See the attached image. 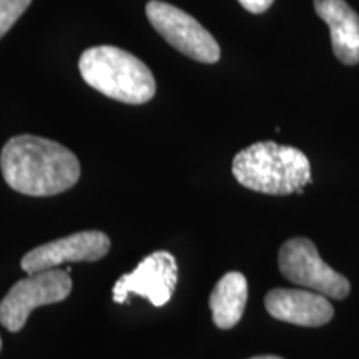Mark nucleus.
<instances>
[{
  "mask_svg": "<svg viewBox=\"0 0 359 359\" xmlns=\"http://www.w3.org/2000/svg\"><path fill=\"white\" fill-rule=\"evenodd\" d=\"M32 0H0V39L20 19Z\"/></svg>",
  "mask_w": 359,
  "mask_h": 359,
  "instance_id": "12",
  "label": "nucleus"
},
{
  "mask_svg": "<svg viewBox=\"0 0 359 359\" xmlns=\"http://www.w3.org/2000/svg\"><path fill=\"white\" fill-rule=\"evenodd\" d=\"M72 291L70 273L64 269H45L17 281L0 303V323L17 333L25 326L35 308L64 302Z\"/></svg>",
  "mask_w": 359,
  "mask_h": 359,
  "instance_id": "5",
  "label": "nucleus"
},
{
  "mask_svg": "<svg viewBox=\"0 0 359 359\" xmlns=\"http://www.w3.org/2000/svg\"><path fill=\"white\" fill-rule=\"evenodd\" d=\"M314 11L326 22L334 55L344 65L359 64V15L344 0H314Z\"/></svg>",
  "mask_w": 359,
  "mask_h": 359,
  "instance_id": "10",
  "label": "nucleus"
},
{
  "mask_svg": "<svg viewBox=\"0 0 359 359\" xmlns=\"http://www.w3.org/2000/svg\"><path fill=\"white\" fill-rule=\"evenodd\" d=\"M178 281L177 259L168 251H155L140 262L132 273L118 278L114 285V302L127 303L132 294L147 298L154 306H165L172 299Z\"/></svg>",
  "mask_w": 359,
  "mask_h": 359,
  "instance_id": "7",
  "label": "nucleus"
},
{
  "mask_svg": "<svg viewBox=\"0 0 359 359\" xmlns=\"http://www.w3.org/2000/svg\"><path fill=\"white\" fill-rule=\"evenodd\" d=\"M238 2L243 6L245 11H248L251 13H263L271 7L273 0H238Z\"/></svg>",
  "mask_w": 359,
  "mask_h": 359,
  "instance_id": "13",
  "label": "nucleus"
},
{
  "mask_svg": "<svg viewBox=\"0 0 359 359\" xmlns=\"http://www.w3.org/2000/svg\"><path fill=\"white\" fill-rule=\"evenodd\" d=\"M145 11L156 32L180 53L201 64H217L219 60L218 42L190 13L161 0H150Z\"/></svg>",
  "mask_w": 359,
  "mask_h": 359,
  "instance_id": "6",
  "label": "nucleus"
},
{
  "mask_svg": "<svg viewBox=\"0 0 359 359\" xmlns=\"http://www.w3.org/2000/svg\"><path fill=\"white\" fill-rule=\"evenodd\" d=\"M248 302V283L238 271L226 273L210 294V308L219 330H231L243 316Z\"/></svg>",
  "mask_w": 359,
  "mask_h": 359,
  "instance_id": "11",
  "label": "nucleus"
},
{
  "mask_svg": "<svg viewBox=\"0 0 359 359\" xmlns=\"http://www.w3.org/2000/svg\"><path fill=\"white\" fill-rule=\"evenodd\" d=\"M110 250V238L103 231H80L37 246L22 258L27 275L45 271L72 262H97Z\"/></svg>",
  "mask_w": 359,
  "mask_h": 359,
  "instance_id": "8",
  "label": "nucleus"
},
{
  "mask_svg": "<svg viewBox=\"0 0 359 359\" xmlns=\"http://www.w3.org/2000/svg\"><path fill=\"white\" fill-rule=\"evenodd\" d=\"M278 266L288 281L326 298L344 299L351 291L346 278L323 262L316 246L308 238L285 241L278 253Z\"/></svg>",
  "mask_w": 359,
  "mask_h": 359,
  "instance_id": "4",
  "label": "nucleus"
},
{
  "mask_svg": "<svg viewBox=\"0 0 359 359\" xmlns=\"http://www.w3.org/2000/svg\"><path fill=\"white\" fill-rule=\"evenodd\" d=\"M79 70L90 87L122 103L142 105L156 92L151 70L133 53L114 45L87 48L79 60Z\"/></svg>",
  "mask_w": 359,
  "mask_h": 359,
  "instance_id": "3",
  "label": "nucleus"
},
{
  "mask_svg": "<svg viewBox=\"0 0 359 359\" xmlns=\"http://www.w3.org/2000/svg\"><path fill=\"white\" fill-rule=\"evenodd\" d=\"M251 359H283L280 356H257V358H251Z\"/></svg>",
  "mask_w": 359,
  "mask_h": 359,
  "instance_id": "14",
  "label": "nucleus"
},
{
  "mask_svg": "<svg viewBox=\"0 0 359 359\" xmlns=\"http://www.w3.org/2000/svg\"><path fill=\"white\" fill-rule=\"evenodd\" d=\"M0 348H2V339H0Z\"/></svg>",
  "mask_w": 359,
  "mask_h": 359,
  "instance_id": "15",
  "label": "nucleus"
},
{
  "mask_svg": "<svg viewBox=\"0 0 359 359\" xmlns=\"http://www.w3.org/2000/svg\"><path fill=\"white\" fill-rule=\"evenodd\" d=\"M264 306L276 320L308 327L325 326L334 316L330 299L309 290H271L264 296Z\"/></svg>",
  "mask_w": 359,
  "mask_h": 359,
  "instance_id": "9",
  "label": "nucleus"
},
{
  "mask_svg": "<svg viewBox=\"0 0 359 359\" xmlns=\"http://www.w3.org/2000/svg\"><path fill=\"white\" fill-rule=\"evenodd\" d=\"M231 172L240 185L264 195H302L313 183L308 156L275 142H258L241 150L233 158Z\"/></svg>",
  "mask_w": 359,
  "mask_h": 359,
  "instance_id": "2",
  "label": "nucleus"
},
{
  "mask_svg": "<svg viewBox=\"0 0 359 359\" xmlns=\"http://www.w3.org/2000/svg\"><path fill=\"white\" fill-rule=\"evenodd\" d=\"M4 180L29 196H52L70 190L80 178V161L69 148L35 135H17L0 154Z\"/></svg>",
  "mask_w": 359,
  "mask_h": 359,
  "instance_id": "1",
  "label": "nucleus"
}]
</instances>
